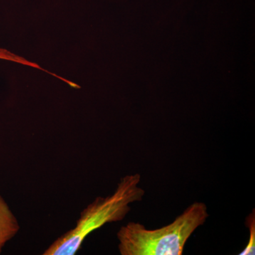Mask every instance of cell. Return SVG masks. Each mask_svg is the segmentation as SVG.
<instances>
[{
	"label": "cell",
	"mask_w": 255,
	"mask_h": 255,
	"mask_svg": "<svg viewBox=\"0 0 255 255\" xmlns=\"http://www.w3.org/2000/svg\"><path fill=\"white\" fill-rule=\"evenodd\" d=\"M141 176L129 174L120 179L113 194L98 196L80 213L76 226L58 238L43 255H75L87 236L107 223L123 221L130 212V204L141 201L145 191L139 187Z\"/></svg>",
	"instance_id": "2"
},
{
	"label": "cell",
	"mask_w": 255,
	"mask_h": 255,
	"mask_svg": "<svg viewBox=\"0 0 255 255\" xmlns=\"http://www.w3.org/2000/svg\"><path fill=\"white\" fill-rule=\"evenodd\" d=\"M209 217L207 206L193 203L173 222L157 229L130 222L117 233L122 255H182L186 243Z\"/></svg>",
	"instance_id": "1"
},
{
	"label": "cell",
	"mask_w": 255,
	"mask_h": 255,
	"mask_svg": "<svg viewBox=\"0 0 255 255\" xmlns=\"http://www.w3.org/2000/svg\"><path fill=\"white\" fill-rule=\"evenodd\" d=\"M246 227L249 229L250 238L245 249L239 255H254L255 254V209L248 215L246 219Z\"/></svg>",
	"instance_id": "4"
},
{
	"label": "cell",
	"mask_w": 255,
	"mask_h": 255,
	"mask_svg": "<svg viewBox=\"0 0 255 255\" xmlns=\"http://www.w3.org/2000/svg\"><path fill=\"white\" fill-rule=\"evenodd\" d=\"M19 230V223L16 216L0 195V254L6 243L11 241Z\"/></svg>",
	"instance_id": "3"
},
{
	"label": "cell",
	"mask_w": 255,
	"mask_h": 255,
	"mask_svg": "<svg viewBox=\"0 0 255 255\" xmlns=\"http://www.w3.org/2000/svg\"><path fill=\"white\" fill-rule=\"evenodd\" d=\"M0 59L15 60L18 61V58L15 57L14 55L11 54L6 50L0 49Z\"/></svg>",
	"instance_id": "5"
}]
</instances>
